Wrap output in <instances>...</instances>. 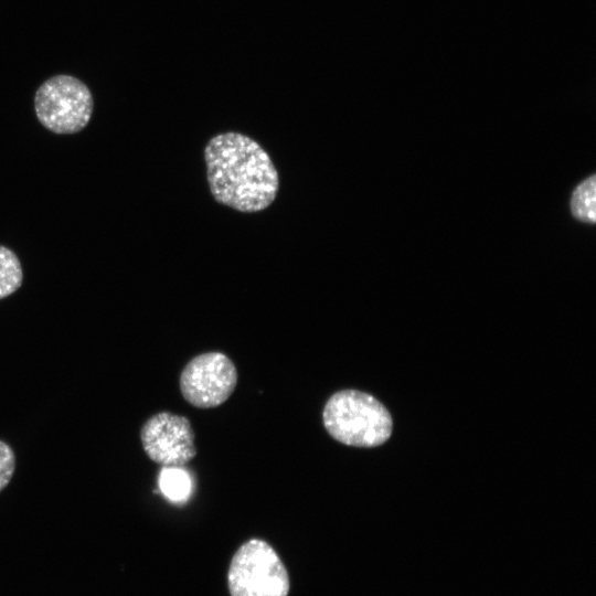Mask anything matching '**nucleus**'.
Segmentation results:
<instances>
[{"label": "nucleus", "instance_id": "1a4fd4ad", "mask_svg": "<svg viewBox=\"0 0 596 596\" xmlns=\"http://www.w3.org/2000/svg\"><path fill=\"white\" fill-rule=\"evenodd\" d=\"M22 281L23 272L17 254L0 245V300L15 292Z\"/></svg>", "mask_w": 596, "mask_h": 596}, {"label": "nucleus", "instance_id": "20e7f679", "mask_svg": "<svg viewBox=\"0 0 596 596\" xmlns=\"http://www.w3.org/2000/svg\"><path fill=\"white\" fill-rule=\"evenodd\" d=\"M94 100L89 88L71 75H55L38 88L34 96L36 117L55 134H76L92 117Z\"/></svg>", "mask_w": 596, "mask_h": 596}, {"label": "nucleus", "instance_id": "7ed1b4c3", "mask_svg": "<svg viewBox=\"0 0 596 596\" xmlns=\"http://www.w3.org/2000/svg\"><path fill=\"white\" fill-rule=\"evenodd\" d=\"M227 584L231 596H287L289 578L278 554L265 541L245 542L232 557Z\"/></svg>", "mask_w": 596, "mask_h": 596}, {"label": "nucleus", "instance_id": "9d476101", "mask_svg": "<svg viewBox=\"0 0 596 596\" xmlns=\"http://www.w3.org/2000/svg\"><path fill=\"white\" fill-rule=\"evenodd\" d=\"M15 468V456L12 448L0 440V492L10 482Z\"/></svg>", "mask_w": 596, "mask_h": 596}, {"label": "nucleus", "instance_id": "0eeeda50", "mask_svg": "<svg viewBox=\"0 0 596 596\" xmlns=\"http://www.w3.org/2000/svg\"><path fill=\"white\" fill-rule=\"evenodd\" d=\"M158 486L161 493L171 502L188 501L192 493V478L182 467H162L158 476Z\"/></svg>", "mask_w": 596, "mask_h": 596}, {"label": "nucleus", "instance_id": "39448f33", "mask_svg": "<svg viewBox=\"0 0 596 596\" xmlns=\"http://www.w3.org/2000/svg\"><path fill=\"white\" fill-rule=\"evenodd\" d=\"M180 391L184 400L198 408L223 404L234 392L237 371L222 352H205L191 359L180 374Z\"/></svg>", "mask_w": 596, "mask_h": 596}, {"label": "nucleus", "instance_id": "6e6552de", "mask_svg": "<svg viewBox=\"0 0 596 596\" xmlns=\"http://www.w3.org/2000/svg\"><path fill=\"white\" fill-rule=\"evenodd\" d=\"M595 175L581 182L572 193L571 212L573 216L585 223L595 222L596 212Z\"/></svg>", "mask_w": 596, "mask_h": 596}, {"label": "nucleus", "instance_id": "423d86ee", "mask_svg": "<svg viewBox=\"0 0 596 596\" xmlns=\"http://www.w3.org/2000/svg\"><path fill=\"white\" fill-rule=\"evenodd\" d=\"M140 440L146 455L162 467H183L196 455L190 421L170 412L148 418L140 429Z\"/></svg>", "mask_w": 596, "mask_h": 596}, {"label": "nucleus", "instance_id": "f257e3e1", "mask_svg": "<svg viewBox=\"0 0 596 596\" xmlns=\"http://www.w3.org/2000/svg\"><path fill=\"white\" fill-rule=\"evenodd\" d=\"M206 175L214 199L241 212L266 209L278 192V173L268 153L238 132L213 137L204 149Z\"/></svg>", "mask_w": 596, "mask_h": 596}, {"label": "nucleus", "instance_id": "f03ea898", "mask_svg": "<svg viewBox=\"0 0 596 596\" xmlns=\"http://www.w3.org/2000/svg\"><path fill=\"white\" fill-rule=\"evenodd\" d=\"M322 421L333 439L353 447L380 446L392 433L387 409L372 395L356 390L332 394L324 405Z\"/></svg>", "mask_w": 596, "mask_h": 596}]
</instances>
